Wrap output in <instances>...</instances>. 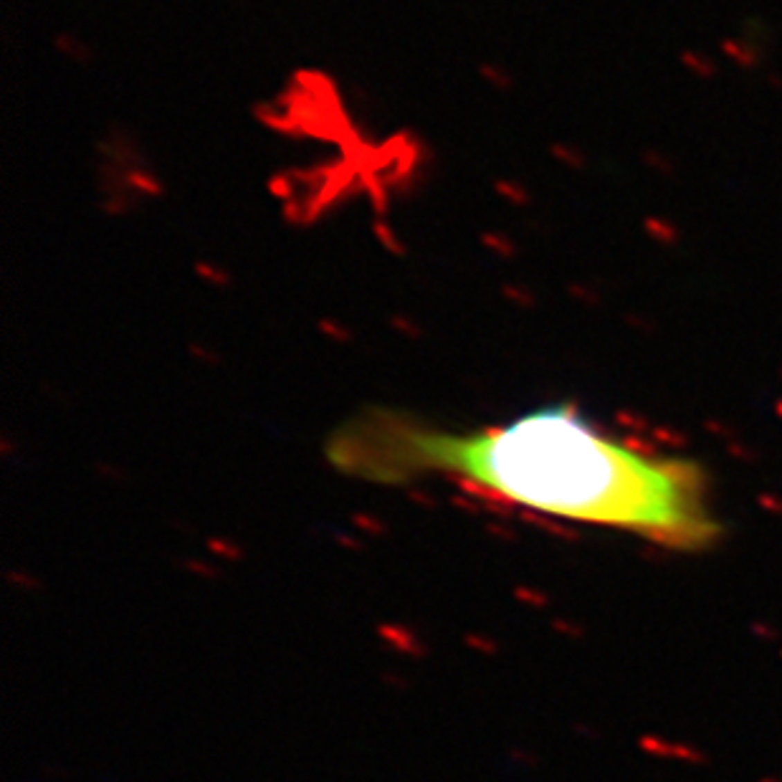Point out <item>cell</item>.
<instances>
[{"label": "cell", "mask_w": 782, "mask_h": 782, "mask_svg": "<svg viewBox=\"0 0 782 782\" xmlns=\"http://www.w3.org/2000/svg\"><path fill=\"white\" fill-rule=\"evenodd\" d=\"M325 453L370 484L446 476L489 502L626 529L664 547L699 549L719 534L699 466L643 453L565 403L476 430L370 406L327 438Z\"/></svg>", "instance_id": "1"}]
</instances>
